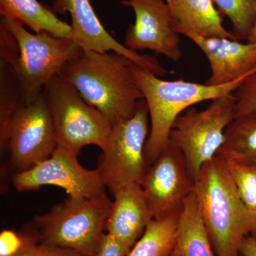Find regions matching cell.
I'll return each mask as SVG.
<instances>
[{"label":"cell","instance_id":"obj_1","mask_svg":"<svg viewBox=\"0 0 256 256\" xmlns=\"http://www.w3.org/2000/svg\"><path fill=\"white\" fill-rule=\"evenodd\" d=\"M132 60L116 52L80 48L60 76L114 124L130 118L144 99Z\"/></svg>","mask_w":256,"mask_h":256},{"label":"cell","instance_id":"obj_2","mask_svg":"<svg viewBox=\"0 0 256 256\" xmlns=\"http://www.w3.org/2000/svg\"><path fill=\"white\" fill-rule=\"evenodd\" d=\"M194 193L217 256H240L242 240L256 237V216L239 196L225 160L216 156L203 165Z\"/></svg>","mask_w":256,"mask_h":256},{"label":"cell","instance_id":"obj_3","mask_svg":"<svg viewBox=\"0 0 256 256\" xmlns=\"http://www.w3.org/2000/svg\"><path fill=\"white\" fill-rule=\"evenodd\" d=\"M80 48L73 38L31 33L18 22L2 18L0 58L12 69L24 101L41 95Z\"/></svg>","mask_w":256,"mask_h":256},{"label":"cell","instance_id":"obj_4","mask_svg":"<svg viewBox=\"0 0 256 256\" xmlns=\"http://www.w3.org/2000/svg\"><path fill=\"white\" fill-rule=\"evenodd\" d=\"M134 73L146 100L151 128L144 148L148 166L169 144L170 130L178 116L188 108L206 100L233 95L250 73L228 84L210 86L182 79L165 80L134 64Z\"/></svg>","mask_w":256,"mask_h":256},{"label":"cell","instance_id":"obj_5","mask_svg":"<svg viewBox=\"0 0 256 256\" xmlns=\"http://www.w3.org/2000/svg\"><path fill=\"white\" fill-rule=\"evenodd\" d=\"M112 202L106 193L94 198L68 196L50 212L36 216L28 228L38 242L96 256Z\"/></svg>","mask_w":256,"mask_h":256},{"label":"cell","instance_id":"obj_6","mask_svg":"<svg viewBox=\"0 0 256 256\" xmlns=\"http://www.w3.org/2000/svg\"><path fill=\"white\" fill-rule=\"evenodd\" d=\"M58 146L78 156L82 148L105 146L112 124L100 111L87 104L78 90L60 75L43 90Z\"/></svg>","mask_w":256,"mask_h":256},{"label":"cell","instance_id":"obj_7","mask_svg":"<svg viewBox=\"0 0 256 256\" xmlns=\"http://www.w3.org/2000/svg\"><path fill=\"white\" fill-rule=\"evenodd\" d=\"M234 118L233 94L212 100L205 110L188 109L173 122L169 144L182 153L195 182L203 165L216 156Z\"/></svg>","mask_w":256,"mask_h":256},{"label":"cell","instance_id":"obj_8","mask_svg":"<svg viewBox=\"0 0 256 256\" xmlns=\"http://www.w3.org/2000/svg\"><path fill=\"white\" fill-rule=\"evenodd\" d=\"M149 117L143 99L132 117L112 124L97 168L111 193L128 184L142 181L148 166L144 148L149 136Z\"/></svg>","mask_w":256,"mask_h":256},{"label":"cell","instance_id":"obj_9","mask_svg":"<svg viewBox=\"0 0 256 256\" xmlns=\"http://www.w3.org/2000/svg\"><path fill=\"white\" fill-rule=\"evenodd\" d=\"M53 122L43 92L28 101L22 100L12 116L1 150H8L14 173L31 169L50 158L56 149Z\"/></svg>","mask_w":256,"mask_h":256},{"label":"cell","instance_id":"obj_10","mask_svg":"<svg viewBox=\"0 0 256 256\" xmlns=\"http://www.w3.org/2000/svg\"><path fill=\"white\" fill-rule=\"evenodd\" d=\"M140 186L153 220L178 218L186 198L194 192L195 181L182 153L168 144L148 166Z\"/></svg>","mask_w":256,"mask_h":256},{"label":"cell","instance_id":"obj_11","mask_svg":"<svg viewBox=\"0 0 256 256\" xmlns=\"http://www.w3.org/2000/svg\"><path fill=\"white\" fill-rule=\"evenodd\" d=\"M12 182L18 192L53 185L63 188L69 196L77 198H94L106 194L98 170L82 168L78 156L58 146L46 160L26 171L14 173Z\"/></svg>","mask_w":256,"mask_h":256},{"label":"cell","instance_id":"obj_12","mask_svg":"<svg viewBox=\"0 0 256 256\" xmlns=\"http://www.w3.org/2000/svg\"><path fill=\"white\" fill-rule=\"evenodd\" d=\"M122 6L134 11L124 45L134 52L149 50L174 62L182 58L181 42L175 30L166 0H122Z\"/></svg>","mask_w":256,"mask_h":256},{"label":"cell","instance_id":"obj_13","mask_svg":"<svg viewBox=\"0 0 256 256\" xmlns=\"http://www.w3.org/2000/svg\"><path fill=\"white\" fill-rule=\"evenodd\" d=\"M52 9L56 14H70L73 40L82 50L116 52L158 76L166 74L156 57L130 50L111 36L98 18L90 0H54Z\"/></svg>","mask_w":256,"mask_h":256},{"label":"cell","instance_id":"obj_14","mask_svg":"<svg viewBox=\"0 0 256 256\" xmlns=\"http://www.w3.org/2000/svg\"><path fill=\"white\" fill-rule=\"evenodd\" d=\"M188 37L202 50L210 64V75L206 84L220 86L256 72V44L218 37H202L188 32Z\"/></svg>","mask_w":256,"mask_h":256},{"label":"cell","instance_id":"obj_15","mask_svg":"<svg viewBox=\"0 0 256 256\" xmlns=\"http://www.w3.org/2000/svg\"><path fill=\"white\" fill-rule=\"evenodd\" d=\"M110 214L106 224L107 233L130 250L153 220L142 186L128 184L112 193Z\"/></svg>","mask_w":256,"mask_h":256},{"label":"cell","instance_id":"obj_16","mask_svg":"<svg viewBox=\"0 0 256 256\" xmlns=\"http://www.w3.org/2000/svg\"><path fill=\"white\" fill-rule=\"evenodd\" d=\"M175 30L202 37L237 40L223 25V18L212 0H166Z\"/></svg>","mask_w":256,"mask_h":256},{"label":"cell","instance_id":"obj_17","mask_svg":"<svg viewBox=\"0 0 256 256\" xmlns=\"http://www.w3.org/2000/svg\"><path fill=\"white\" fill-rule=\"evenodd\" d=\"M0 14L2 18H11L28 26L34 33L73 38L70 24L38 0H0Z\"/></svg>","mask_w":256,"mask_h":256},{"label":"cell","instance_id":"obj_18","mask_svg":"<svg viewBox=\"0 0 256 256\" xmlns=\"http://www.w3.org/2000/svg\"><path fill=\"white\" fill-rule=\"evenodd\" d=\"M171 256H217L194 192L186 198L178 217L176 242Z\"/></svg>","mask_w":256,"mask_h":256},{"label":"cell","instance_id":"obj_19","mask_svg":"<svg viewBox=\"0 0 256 256\" xmlns=\"http://www.w3.org/2000/svg\"><path fill=\"white\" fill-rule=\"evenodd\" d=\"M224 160L256 166V110L234 118L216 154Z\"/></svg>","mask_w":256,"mask_h":256},{"label":"cell","instance_id":"obj_20","mask_svg":"<svg viewBox=\"0 0 256 256\" xmlns=\"http://www.w3.org/2000/svg\"><path fill=\"white\" fill-rule=\"evenodd\" d=\"M178 218L152 220L127 256H171L176 242Z\"/></svg>","mask_w":256,"mask_h":256},{"label":"cell","instance_id":"obj_21","mask_svg":"<svg viewBox=\"0 0 256 256\" xmlns=\"http://www.w3.org/2000/svg\"><path fill=\"white\" fill-rule=\"evenodd\" d=\"M232 22L238 41H247L256 18V0H212Z\"/></svg>","mask_w":256,"mask_h":256},{"label":"cell","instance_id":"obj_22","mask_svg":"<svg viewBox=\"0 0 256 256\" xmlns=\"http://www.w3.org/2000/svg\"><path fill=\"white\" fill-rule=\"evenodd\" d=\"M240 198L248 210L256 216V166L225 160Z\"/></svg>","mask_w":256,"mask_h":256},{"label":"cell","instance_id":"obj_23","mask_svg":"<svg viewBox=\"0 0 256 256\" xmlns=\"http://www.w3.org/2000/svg\"><path fill=\"white\" fill-rule=\"evenodd\" d=\"M235 118L256 110V73L248 77L234 94Z\"/></svg>","mask_w":256,"mask_h":256},{"label":"cell","instance_id":"obj_24","mask_svg":"<svg viewBox=\"0 0 256 256\" xmlns=\"http://www.w3.org/2000/svg\"><path fill=\"white\" fill-rule=\"evenodd\" d=\"M24 230L28 234V240L21 252L14 256H85L72 249L38 242L28 228Z\"/></svg>","mask_w":256,"mask_h":256},{"label":"cell","instance_id":"obj_25","mask_svg":"<svg viewBox=\"0 0 256 256\" xmlns=\"http://www.w3.org/2000/svg\"><path fill=\"white\" fill-rule=\"evenodd\" d=\"M28 240V234L4 230L0 234V256H14L21 252Z\"/></svg>","mask_w":256,"mask_h":256},{"label":"cell","instance_id":"obj_26","mask_svg":"<svg viewBox=\"0 0 256 256\" xmlns=\"http://www.w3.org/2000/svg\"><path fill=\"white\" fill-rule=\"evenodd\" d=\"M129 252L119 240L107 233L101 239L96 256H127Z\"/></svg>","mask_w":256,"mask_h":256},{"label":"cell","instance_id":"obj_27","mask_svg":"<svg viewBox=\"0 0 256 256\" xmlns=\"http://www.w3.org/2000/svg\"><path fill=\"white\" fill-rule=\"evenodd\" d=\"M240 256H256V237L249 235L242 240L240 245Z\"/></svg>","mask_w":256,"mask_h":256},{"label":"cell","instance_id":"obj_28","mask_svg":"<svg viewBox=\"0 0 256 256\" xmlns=\"http://www.w3.org/2000/svg\"><path fill=\"white\" fill-rule=\"evenodd\" d=\"M247 42H250V43L255 44H256V18L252 31H250V34H249V36L248 37Z\"/></svg>","mask_w":256,"mask_h":256}]
</instances>
